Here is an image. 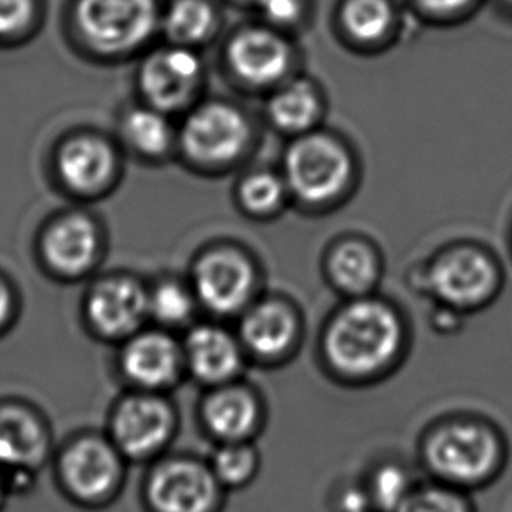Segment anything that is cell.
Masks as SVG:
<instances>
[{"mask_svg":"<svg viewBox=\"0 0 512 512\" xmlns=\"http://www.w3.org/2000/svg\"><path fill=\"white\" fill-rule=\"evenodd\" d=\"M203 422L217 444L252 443L259 425V408L247 392L224 388L205 402Z\"/></svg>","mask_w":512,"mask_h":512,"instance_id":"obj_20","label":"cell"},{"mask_svg":"<svg viewBox=\"0 0 512 512\" xmlns=\"http://www.w3.org/2000/svg\"><path fill=\"white\" fill-rule=\"evenodd\" d=\"M322 111L317 86L305 77L287 79L271 93L268 118L285 133L305 135L310 132Z\"/></svg>","mask_w":512,"mask_h":512,"instance_id":"obj_23","label":"cell"},{"mask_svg":"<svg viewBox=\"0 0 512 512\" xmlns=\"http://www.w3.org/2000/svg\"><path fill=\"white\" fill-rule=\"evenodd\" d=\"M418 455L427 478L474 493L504 474L509 446L492 422L457 416L434 425L423 436Z\"/></svg>","mask_w":512,"mask_h":512,"instance_id":"obj_1","label":"cell"},{"mask_svg":"<svg viewBox=\"0 0 512 512\" xmlns=\"http://www.w3.org/2000/svg\"><path fill=\"white\" fill-rule=\"evenodd\" d=\"M374 512H395L420 483L415 472L399 460H383L362 479Z\"/></svg>","mask_w":512,"mask_h":512,"instance_id":"obj_25","label":"cell"},{"mask_svg":"<svg viewBox=\"0 0 512 512\" xmlns=\"http://www.w3.org/2000/svg\"><path fill=\"white\" fill-rule=\"evenodd\" d=\"M160 0H76L74 25L84 44L104 58H125L160 32Z\"/></svg>","mask_w":512,"mask_h":512,"instance_id":"obj_5","label":"cell"},{"mask_svg":"<svg viewBox=\"0 0 512 512\" xmlns=\"http://www.w3.org/2000/svg\"><path fill=\"white\" fill-rule=\"evenodd\" d=\"M44 263L63 277H79L97 261L100 236L95 224L81 214L58 217L41 240Z\"/></svg>","mask_w":512,"mask_h":512,"instance_id":"obj_14","label":"cell"},{"mask_svg":"<svg viewBox=\"0 0 512 512\" xmlns=\"http://www.w3.org/2000/svg\"><path fill=\"white\" fill-rule=\"evenodd\" d=\"M224 60L240 83L254 90H275L289 79L296 51L289 35L266 23L236 30Z\"/></svg>","mask_w":512,"mask_h":512,"instance_id":"obj_9","label":"cell"},{"mask_svg":"<svg viewBox=\"0 0 512 512\" xmlns=\"http://www.w3.org/2000/svg\"><path fill=\"white\" fill-rule=\"evenodd\" d=\"M86 313L91 324L105 336H126L135 333L146 319L149 294L133 280H107L91 291Z\"/></svg>","mask_w":512,"mask_h":512,"instance_id":"obj_15","label":"cell"},{"mask_svg":"<svg viewBox=\"0 0 512 512\" xmlns=\"http://www.w3.org/2000/svg\"><path fill=\"white\" fill-rule=\"evenodd\" d=\"M329 509L331 512H374L362 479L336 486L329 495Z\"/></svg>","mask_w":512,"mask_h":512,"instance_id":"obj_33","label":"cell"},{"mask_svg":"<svg viewBox=\"0 0 512 512\" xmlns=\"http://www.w3.org/2000/svg\"><path fill=\"white\" fill-rule=\"evenodd\" d=\"M221 14L212 0H172L161 13V34L170 44L198 49L214 39Z\"/></svg>","mask_w":512,"mask_h":512,"instance_id":"obj_21","label":"cell"},{"mask_svg":"<svg viewBox=\"0 0 512 512\" xmlns=\"http://www.w3.org/2000/svg\"><path fill=\"white\" fill-rule=\"evenodd\" d=\"M395 512H476V506L471 493L427 478Z\"/></svg>","mask_w":512,"mask_h":512,"instance_id":"obj_28","label":"cell"},{"mask_svg":"<svg viewBox=\"0 0 512 512\" xmlns=\"http://www.w3.org/2000/svg\"><path fill=\"white\" fill-rule=\"evenodd\" d=\"M187 366L196 380L203 383H226L242 364L240 348L231 334L221 327L198 326L187 336Z\"/></svg>","mask_w":512,"mask_h":512,"instance_id":"obj_19","label":"cell"},{"mask_svg":"<svg viewBox=\"0 0 512 512\" xmlns=\"http://www.w3.org/2000/svg\"><path fill=\"white\" fill-rule=\"evenodd\" d=\"M401 341L397 313L380 301L362 299L334 317L326 333V353L343 373L369 374L394 359Z\"/></svg>","mask_w":512,"mask_h":512,"instance_id":"obj_2","label":"cell"},{"mask_svg":"<svg viewBox=\"0 0 512 512\" xmlns=\"http://www.w3.org/2000/svg\"><path fill=\"white\" fill-rule=\"evenodd\" d=\"M179 367V346L167 334H139L123 353L126 376L140 387H167L177 378Z\"/></svg>","mask_w":512,"mask_h":512,"instance_id":"obj_18","label":"cell"},{"mask_svg":"<svg viewBox=\"0 0 512 512\" xmlns=\"http://www.w3.org/2000/svg\"><path fill=\"white\" fill-rule=\"evenodd\" d=\"M207 462L215 479L228 493L249 488L261 469L259 451L252 443L217 444Z\"/></svg>","mask_w":512,"mask_h":512,"instance_id":"obj_26","label":"cell"},{"mask_svg":"<svg viewBox=\"0 0 512 512\" xmlns=\"http://www.w3.org/2000/svg\"><path fill=\"white\" fill-rule=\"evenodd\" d=\"M51 457L53 439L42 416L21 404H2L0 472L11 497H25L32 492Z\"/></svg>","mask_w":512,"mask_h":512,"instance_id":"obj_7","label":"cell"},{"mask_svg":"<svg viewBox=\"0 0 512 512\" xmlns=\"http://www.w3.org/2000/svg\"><path fill=\"white\" fill-rule=\"evenodd\" d=\"M256 9L263 23L287 34L305 23L308 0H261Z\"/></svg>","mask_w":512,"mask_h":512,"instance_id":"obj_32","label":"cell"},{"mask_svg":"<svg viewBox=\"0 0 512 512\" xmlns=\"http://www.w3.org/2000/svg\"><path fill=\"white\" fill-rule=\"evenodd\" d=\"M284 170L285 184L299 200L324 203L345 189L352 163L336 140L320 133H305L287 149Z\"/></svg>","mask_w":512,"mask_h":512,"instance_id":"obj_8","label":"cell"},{"mask_svg":"<svg viewBox=\"0 0 512 512\" xmlns=\"http://www.w3.org/2000/svg\"><path fill=\"white\" fill-rule=\"evenodd\" d=\"M486 0H409L420 20L434 27H458L474 18Z\"/></svg>","mask_w":512,"mask_h":512,"instance_id":"obj_29","label":"cell"},{"mask_svg":"<svg viewBox=\"0 0 512 512\" xmlns=\"http://www.w3.org/2000/svg\"><path fill=\"white\" fill-rule=\"evenodd\" d=\"M228 495L207 460L184 455L158 458L140 485L144 512H224Z\"/></svg>","mask_w":512,"mask_h":512,"instance_id":"obj_6","label":"cell"},{"mask_svg":"<svg viewBox=\"0 0 512 512\" xmlns=\"http://www.w3.org/2000/svg\"><path fill=\"white\" fill-rule=\"evenodd\" d=\"M504 284L499 261L474 243H457L439 252L423 271V289L441 308L460 315L493 303Z\"/></svg>","mask_w":512,"mask_h":512,"instance_id":"obj_4","label":"cell"},{"mask_svg":"<svg viewBox=\"0 0 512 512\" xmlns=\"http://www.w3.org/2000/svg\"><path fill=\"white\" fill-rule=\"evenodd\" d=\"M149 313L167 326H179L191 317L193 298L177 282H165L149 294Z\"/></svg>","mask_w":512,"mask_h":512,"instance_id":"obj_31","label":"cell"},{"mask_svg":"<svg viewBox=\"0 0 512 512\" xmlns=\"http://www.w3.org/2000/svg\"><path fill=\"white\" fill-rule=\"evenodd\" d=\"M233 2H238V4H242V6L256 7L261 0H233Z\"/></svg>","mask_w":512,"mask_h":512,"instance_id":"obj_37","label":"cell"},{"mask_svg":"<svg viewBox=\"0 0 512 512\" xmlns=\"http://www.w3.org/2000/svg\"><path fill=\"white\" fill-rule=\"evenodd\" d=\"M121 130L126 144L146 156L167 153L173 140V128L167 112L158 111L147 104L128 112Z\"/></svg>","mask_w":512,"mask_h":512,"instance_id":"obj_27","label":"cell"},{"mask_svg":"<svg viewBox=\"0 0 512 512\" xmlns=\"http://www.w3.org/2000/svg\"><path fill=\"white\" fill-rule=\"evenodd\" d=\"M340 27L357 48L390 46L401 32V7L395 0H343Z\"/></svg>","mask_w":512,"mask_h":512,"instance_id":"obj_17","label":"cell"},{"mask_svg":"<svg viewBox=\"0 0 512 512\" xmlns=\"http://www.w3.org/2000/svg\"><path fill=\"white\" fill-rule=\"evenodd\" d=\"M329 270L336 285L348 294H364L380 275V264L369 245L362 242L341 243L334 250Z\"/></svg>","mask_w":512,"mask_h":512,"instance_id":"obj_24","label":"cell"},{"mask_svg":"<svg viewBox=\"0 0 512 512\" xmlns=\"http://www.w3.org/2000/svg\"><path fill=\"white\" fill-rule=\"evenodd\" d=\"M9 497H11V493H9V488H7L6 479H4L2 472H0V512L4 511Z\"/></svg>","mask_w":512,"mask_h":512,"instance_id":"obj_36","label":"cell"},{"mask_svg":"<svg viewBox=\"0 0 512 512\" xmlns=\"http://www.w3.org/2000/svg\"><path fill=\"white\" fill-rule=\"evenodd\" d=\"M205 79L198 49L167 42L144 58L139 88L147 105L161 112H179L193 102Z\"/></svg>","mask_w":512,"mask_h":512,"instance_id":"obj_11","label":"cell"},{"mask_svg":"<svg viewBox=\"0 0 512 512\" xmlns=\"http://www.w3.org/2000/svg\"><path fill=\"white\" fill-rule=\"evenodd\" d=\"M180 139L194 161L222 165L243 153L250 139L249 121L235 105L207 102L187 114Z\"/></svg>","mask_w":512,"mask_h":512,"instance_id":"obj_12","label":"cell"},{"mask_svg":"<svg viewBox=\"0 0 512 512\" xmlns=\"http://www.w3.org/2000/svg\"><path fill=\"white\" fill-rule=\"evenodd\" d=\"M58 175L76 193H95L114 175L116 156L105 140L81 135L65 142L56 156Z\"/></svg>","mask_w":512,"mask_h":512,"instance_id":"obj_16","label":"cell"},{"mask_svg":"<svg viewBox=\"0 0 512 512\" xmlns=\"http://www.w3.org/2000/svg\"><path fill=\"white\" fill-rule=\"evenodd\" d=\"M126 464V458L109 437H74L56 453V488L72 506L84 511H104L116 504L123 493Z\"/></svg>","mask_w":512,"mask_h":512,"instance_id":"obj_3","label":"cell"},{"mask_svg":"<svg viewBox=\"0 0 512 512\" xmlns=\"http://www.w3.org/2000/svg\"><path fill=\"white\" fill-rule=\"evenodd\" d=\"M34 0H0V35L20 34L34 18Z\"/></svg>","mask_w":512,"mask_h":512,"instance_id":"obj_34","label":"cell"},{"mask_svg":"<svg viewBox=\"0 0 512 512\" xmlns=\"http://www.w3.org/2000/svg\"><path fill=\"white\" fill-rule=\"evenodd\" d=\"M502 4H504V6L509 7V9H511L512 11V0H502Z\"/></svg>","mask_w":512,"mask_h":512,"instance_id":"obj_38","label":"cell"},{"mask_svg":"<svg viewBox=\"0 0 512 512\" xmlns=\"http://www.w3.org/2000/svg\"><path fill=\"white\" fill-rule=\"evenodd\" d=\"M14 317V292L11 285L0 278V331L11 324Z\"/></svg>","mask_w":512,"mask_h":512,"instance_id":"obj_35","label":"cell"},{"mask_svg":"<svg viewBox=\"0 0 512 512\" xmlns=\"http://www.w3.org/2000/svg\"><path fill=\"white\" fill-rule=\"evenodd\" d=\"M177 422L167 402L135 395L121 402L111 418L109 439L132 464H153L175 436Z\"/></svg>","mask_w":512,"mask_h":512,"instance_id":"obj_10","label":"cell"},{"mask_svg":"<svg viewBox=\"0 0 512 512\" xmlns=\"http://www.w3.org/2000/svg\"><path fill=\"white\" fill-rule=\"evenodd\" d=\"M285 180L271 172H256L245 177L240 186L243 207L256 215L270 214L284 200Z\"/></svg>","mask_w":512,"mask_h":512,"instance_id":"obj_30","label":"cell"},{"mask_svg":"<svg viewBox=\"0 0 512 512\" xmlns=\"http://www.w3.org/2000/svg\"><path fill=\"white\" fill-rule=\"evenodd\" d=\"M254 291V270L245 257L217 250L200 259L194 270V292L208 310L233 315L249 303Z\"/></svg>","mask_w":512,"mask_h":512,"instance_id":"obj_13","label":"cell"},{"mask_svg":"<svg viewBox=\"0 0 512 512\" xmlns=\"http://www.w3.org/2000/svg\"><path fill=\"white\" fill-rule=\"evenodd\" d=\"M298 324L294 313L278 301L250 308L242 320V338L261 357H277L296 340Z\"/></svg>","mask_w":512,"mask_h":512,"instance_id":"obj_22","label":"cell"}]
</instances>
